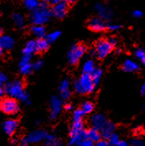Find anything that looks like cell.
<instances>
[{"mask_svg": "<svg viewBox=\"0 0 145 146\" xmlns=\"http://www.w3.org/2000/svg\"><path fill=\"white\" fill-rule=\"evenodd\" d=\"M4 91L10 98L14 99H20L27 104L30 103L29 96L23 90V83L20 80H15L8 83L5 86Z\"/></svg>", "mask_w": 145, "mask_h": 146, "instance_id": "obj_1", "label": "cell"}, {"mask_svg": "<svg viewBox=\"0 0 145 146\" xmlns=\"http://www.w3.org/2000/svg\"><path fill=\"white\" fill-rule=\"evenodd\" d=\"M52 16L51 9L48 8L46 3L43 2L39 3L38 8L32 10L30 16L31 22L36 25H43L51 19Z\"/></svg>", "mask_w": 145, "mask_h": 146, "instance_id": "obj_2", "label": "cell"}, {"mask_svg": "<svg viewBox=\"0 0 145 146\" xmlns=\"http://www.w3.org/2000/svg\"><path fill=\"white\" fill-rule=\"evenodd\" d=\"M74 89L79 94L91 93L94 91L95 85L92 82L91 74L83 73V74L79 78V79L74 83Z\"/></svg>", "mask_w": 145, "mask_h": 146, "instance_id": "obj_3", "label": "cell"}, {"mask_svg": "<svg viewBox=\"0 0 145 146\" xmlns=\"http://www.w3.org/2000/svg\"><path fill=\"white\" fill-rule=\"evenodd\" d=\"M86 52V47L83 45H74L69 50L67 57L70 64H77Z\"/></svg>", "mask_w": 145, "mask_h": 146, "instance_id": "obj_4", "label": "cell"}, {"mask_svg": "<svg viewBox=\"0 0 145 146\" xmlns=\"http://www.w3.org/2000/svg\"><path fill=\"white\" fill-rule=\"evenodd\" d=\"M0 110L5 114L13 115V114H16L18 111L19 107L17 101L14 98L9 97L3 98L0 102Z\"/></svg>", "mask_w": 145, "mask_h": 146, "instance_id": "obj_5", "label": "cell"}, {"mask_svg": "<svg viewBox=\"0 0 145 146\" xmlns=\"http://www.w3.org/2000/svg\"><path fill=\"white\" fill-rule=\"evenodd\" d=\"M112 49L113 46L109 43L107 40L100 39L96 42L95 45V56H97L99 59H104L107 57V55L109 54Z\"/></svg>", "mask_w": 145, "mask_h": 146, "instance_id": "obj_6", "label": "cell"}, {"mask_svg": "<svg viewBox=\"0 0 145 146\" xmlns=\"http://www.w3.org/2000/svg\"><path fill=\"white\" fill-rule=\"evenodd\" d=\"M67 9H68V3L65 0H60L56 3L53 4V7L51 11L52 15L55 16L56 18L61 19L66 15Z\"/></svg>", "mask_w": 145, "mask_h": 146, "instance_id": "obj_7", "label": "cell"}, {"mask_svg": "<svg viewBox=\"0 0 145 146\" xmlns=\"http://www.w3.org/2000/svg\"><path fill=\"white\" fill-rule=\"evenodd\" d=\"M50 110H51V114H50L51 119L52 120L56 119L57 115H59V113L61 112V101L58 97L54 96L51 98Z\"/></svg>", "mask_w": 145, "mask_h": 146, "instance_id": "obj_8", "label": "cell"}, {"mask_svg": "<svg viewBox=\"0 0 145 146\" xmlns=\"http://www.w3.org/2000/svg\"><path fill=\"white\" fill-rule=\"evenodd\" d=\"M89 27L94 31H102L106 28L105 21L100 17H92L89 21Z\"/></svg>", "mask_w": 145, "mask_h": 146, "instance_id": "obj_9", "label": "cell"}, {"mask_svg": "<svg viewBox=\"0 0 145 146\" xmlns=\"http://www.w3.org/2000/svg\"><path fill=\"white\" fill-rule=\"evenodd\" d=\"M46 132L42 130H38L31 132L30 134L26 137V139L29 144H33V143H38L40 141L43 140V139L46 135Z\"/></svg>", "mask_w": 145, "mask_h": 146, "instance_id": "obj_10", "label": "cell"}, {"mask_svg": "<svg viewBox=\"0 0 145 146\" xmlns=\"http://www.w3.org/2000/svg\"><path fill=\"white\" fill-rule=\"evenodd\" d=\"M115 126L114 124L111 121H107L105 123V125L99 129V133H100V136L101 138H104L105 139H107L109 138V136L115 131Z\"/></svg>", "mask_w": 145, "mask_h": 146, "instance_id": "obj_11", "label": "cell"}, {"mask_svg": "<svg viewBox=\"0 0 145 146\" xmlns=\"http://www.w3.org/2000/svg\"><path fill=\"white\" fill-rule=\"evenodd\" d=\"M17 128V121L14 119H8L3 124V131L8 135H12L16 131Z\"/></svg>", "mask_w": 145, "mask_h": 146, "instance_id": "obj_12", "label": "cell"}, {"mask_svg": "<svg viewBox=\"0 0 145 146\" xmlns=\"http://www.w3.org/2000/svg\"><path fill=\"white\" fill-rule=\"evenodd\" d=\"M95 8L98 12L100 18H102L103 20H108L113 15V12L110 8H106L100 3H97Z\"/></svg>", "mask_w": 145, "mask_h": 146, "instance_id": "obj_13", "label": "cell"}, {"mask_svg": "<svg viewBox=\"0 0 145 146\" xmlns=\"http://www.w3.org/2000/svg\"><path fill=\"white\" fill-rule=\"evenodd\" d=\"M59 91L61 93V98L63 99H68L70 97V82L68 79L62 80L59 86Z\"/></svg>", "mask_w": 145, "mask_h": 146, "instance_id": "obj_14", "label": "cell"}, {"mask_svg": "<svg viewBox=\"0 0 145 146\" xmlns=\"http://www.w3.org/2000/svg\"><path fill=\"white\" fill-rule=\"evenodd\" d=\"M107 121L106 117L105 116V115L103 114H95L91 117V124L93 125V127L98 129L99 131V129L105 125V123Z\"/></svg>", "mask_w": 145, "mask_h": 146, "instance_id": "obj_15", "label": "cell"}, {"mask_svg": "<svg viewBox=\"0 0 145 146\" xmlns=\"http://www.w3.org/2000/svg\"><path fill=\"white\" fill-rule=\"evenodd\" d=\"M43 140L46 146H63V144L60 139L50 134H46Z\"/></svg>", "mask_w": 145, "mask_h": 146, "instance_id": "obj_16", "label": "cell"}, {"mask_svg": "<svg viewBox=\"0 0 145 146\" xmlns=\"http://www.w3.org/2000/svg\"><path fill=\"white\" fill-rule=\"evenodd\" d=\"M85 135L86 138L91 139L92 142H97L101 138L99 131L95 127H92L88 131H85Z\"/></svg>", "mask_w": 145, "mask_h": 146, "instance_id": "obj_17", "label": "cell"}, {"mask_svg": "<svg viewBox=\"0 0 145 146\" xmlns=\"http://www.w3.org/2000/svg\"><path fill=\"white\" fill-rule=\"evenodd\" d=\"M31 32L38 38H43L46 36V28L43 27V25L34 24L31 27Z\"/></svg>", "mask_w": 145, "mask_h": 146, "instance_id": "obj_18", "label": "cell"}, {"mask_svg": "<svg viewBox=\"0 0 145 146\" xmlns=\"http://www.w3.org/2000/svg\"><path fill=\"white\" fill-rule=\"evenodd\" d=\"M123 69L125 72H135L139 69V66L136 62H134L132 60H127L124 62L123 64Z\"/></svg>", "mask_w": 145, "mask_h": 146, "instance_id": "obj_19", "label": "cell"}, {"mask_svg": "<svg viewBox=\"0 0 145 146\" xmlns=\"http://www.w3.org/2000/svg\"><path fill=\"white\" fill-rule=\"evenodd\" d=\"M36 51H37V50H36V40H31L27 42V44H26V46H25L23 50V54L32 56V54Z\"/></svg>", "mask_w": 145, "mask_h": 146, "instance_id": "obj_20", "label": "cell"}, {"mask_svg": "<svg viewBox=\"0 0 145 146\" xmlns=\"http://www.w3.org/2000/svg\"><path fill=\"white\" fill-rule=\"evenodd\" d=\"M83 130H84V126H83V122H82V121H73V123L71 125V127H70V136L76 135L77 134L81 133Z\"/></svg>", "mask_w": 145, "mask_h": 146, "instance_id": "obj_21", "label": "cell"}, {"mask_svg": "<svg viewBox=\"0 0 145 146\" xmlns=\"http://www.w3.org/2000/svg\"><path fill=\"white\" fill-rule=\"evenodd\" d=\"M86 138V135H85V131L83 130L81 133L77 134L76 135H73V136H70V140H69V145L70 146H76L81 141L82 139Z\"/></svg>", "mask_w": 145, "mask_h": 146, "instance_id": "obj_22", "label": "cell"}, {"mask_svg": "<svg viewBox=\"0 0 145 146\" xmlns=\"http://www.w3.org/2000/svg\"><path fill=\"white\" fill-rule=\"evenodd\" d=\"M49 42L45 38H38L36 40V50L39 52L46 51L49 47Z\"/></svg>", "mask_w": 145, "mask_h": 146, "instance_id": "obj_23", "label": "cell"}, {"mask_svg": "<svg viewBox=\"0 0 145 146\" xmlns=\"http://www.w3.org/2000/svg\"><path fill=\"white\" fill-rule=\"evenodd\" d=\"M14 46V40L10 36H3L2 37V46L5 49H12Z\"/></svg>", "mask_w": 145, "mask_h": 146, "instance_id": "obj_24", "label": "cell"}, {"mask_svg": "<svg viewBox=\"0 0 145 146\" xmlns=\"http://www.w3.org/2000/svg\"><path fill=\"white\" fill-rule=\"evenodd\" d=\"M102 75V70L98 68H95V69L93 70L91 74V77L92 82L94 85H97L99 83V80H100V78Z\"/></svg>", "mask_w": 145, "mask_h": 146, "instance_id": "obj_25", "label": "cell"}, {"mask_svg": "<svg viewBox=\"0 0 145 146\" xmlns=\"http://www.w3.org/2000/svg\"><path fill=\"white\" fill-rule=\"evenodd\" d=\"M95 64L92 60H86L85 63L83 64V73H85V74H91V72L95 69Z\"/></svg>", "mask_w": 145, "mask_h": 146, "instance_id": "obj_26", "label": "cell"}, {"mask_svg": "<svg viewBox=\"0 0 145 146\" xmlns=\"http://www.w3.org/2000/svg\"><path fill=\"white\" fill-rule=\"evenodd\" d=\"M12 18H13V21L16 24V26H17L18 27H24L25 20H24V17H23V16L22 14H20V13H13Z\"/></svg>", "mask_w": 145, "mask_h": 146, "instance_id": "obj_27", "label": "cell"}, {"mask_svg": "<svg viewBox=\"0 0 145 146\" xmlns=\"http://www.w3.org/2000/svg\"><path fill=\"white\" fill-rule=\"evenodd\" d=\"M61 36V32L59 31H54L48 33L47 35H46V40L49 42V43H52L54 41H56L57 39L59 38V36Z\"/></svg>", "mask_w": 145, "mask_h": 146, "instance_id": "obj_28", "label": "cell"}, {"mask_svg": "<svg viewBox=\"0 0 145 146\" xmlns=\"http://www.w3.org/2000/svg\"><path fill=\"white\" fill-rule=\"evenodd\" d=\"M23 3L25 7L29 10H34L39 5V0H23Z\"/></svg>", "mask_w": 145, "mask_h": 146, "instance_id": "obj_29", "label": "cell"}, {"mask_svg": "<svg viewBox=\"0 0 145 146\" xmlns=\"http://www.w3.org/2000/svg\"><path fill=\"white\" fill-rule=\"evenodd\" d=\"M19 69L20 72L23 74H29L32 70V66L30 63H23V64H19Z\"/></svg>", "mask_w": 145, "mask_h": 146, "instance_id": "obj_30", "label": "cell"}, {"mask_svg": "<svg viewBox=\"0 0 145 146\" xmlns=\"http://www.w3.org/2000/svg\"><path fill=\"white\" fill-rule=\"evenodd\" d=\"M81 109L84 112V114H89V113L92 112V111L94 110V104L91 102H85L81 105Z\"/></svg>", "mask_w": 145, "mask_h": 146, "instance_id": "obj_31", "label": "cell"}, {"mask_svg": "<svg viewBox=\"0 0 145 146\" xmlns=\"http://www.w3.org/2000/svg\"><path fill=\"white\" fill-rule=\"evenodd\" d=\"M120 139H119V135L115 133V132H113L109 136V138H108V145H109L111 146H116V145L118 144V142L119 141Z\"/></svg>", "mask_w": 145, "mask_h": 146, "instance_id": "obj_32", "label": "cell"}, {"mask_svg": "<svg viewBox=\"0 0 145 146\" xmlns=\"http://www.w3.org/2000/svg\"><path fill=\"white\" fill-rule=\"evenodd\" d=\"M84 112L81 111V109H77L73 113V121H82V117L84 115Z\"/></svg>", "mask_w": 145, "mask_h": 146, "instance_id": "obj_33", "label": "cell"}, {"mask_svg": "<svg viewBox=\"0 0 145 146\" xmlns=\"http://www.w3.org/2000/svg\"><path fill=\"white\" fill-rule=\"evenodd\" d=\"M135 55L138 59L142 62L144 64L145 63V51L143 49H138L135 51Z\"/></svg>", "mask_w": 145, "mask_h": 146, "instance_id": "obj_34", "label": "cell"}, {"mask_svg": "<svg viewBox=\"0 0 145 146\" xmlns=\"http://www.w3.org/2000/svg\"><path fill=\"white\" fill-rule=\"evenodd\" d=\"M76 146H94V142H92L89 139L85 138L80 141Z\"/></svg>", "mask_w": 145, "mask_h": 146, "instance_id": "obj_35", "label": "cell"}, {"mask_svg": "<svg viewBox=\"0 0 145 146\" xmlns=\"http://www.w3.org/2000/svg\"><path fill=\"white\" fill-rule=\"evenodd\" d=\"M131 146H144V142L141 139H133L130 141Z\"/></svg>", "mask_w": 145, "mask_h": 146, "instance_id": "obj_36", "label": "cell"}, {"mask_svg": "<svg viewBox=\"0 0 145 146\" xmlns=\"http://www.w3.org/2000/svg\"><path fill=\"white\" fill-rule=\"evenodd\" d=\"M119 28H120V26L118 25V24L111 23V24H109V26H108V29L110 30V31H117Z\"/></svg>", "mask_w": 145, "mask_h": 146, "instance_id": "obj_37", "label": "cell"}, {"mask_svg": "<svg viewBox=\"0 0 145 146\" xmlns=\"http://www.w3.org/2000/svg\"><path fill=\"white\" fill-rule=\"evenodd\" d=\"M42 64H43V63H42V60H37L33 64H32V69L38 70V69H41V67L42 66Z\"/></svg>", "mask_w": 145, "mask_h": 146, "instance_id": "obj_38", "label": "cell"}, {"mask_svg": "<svg viewBox=\"0 0 145 146\" xmlns=\"http://www.w3.org/2000/svg\"><path fill=\"white\" fill-rule=\"evenodd\" d=\"M108 41H109V43L112 46H115L117 45V39L114 37V36H112V37H109V38L107 40Z\"/></svg>", "mask_w": 145, "mask_h": 146, "instance_id": "obj_39", "label": "cell"}, {"mask_svg": "<svg viewBox=\"0 0 145 146\" xmlns=\"http://www.w3.org/2000/svg\"><path fill=\"white\" fill-rule=\"evenodd\" d=\"M108 143H107L105 140H104V139H99L98 140L97 142H96V144H95V146H108Z\"/></svg>", "mask_w": 145, "mask_h": 146, "instance_id": "obj_40", "label": "cell"}, {"mask_svg": "<svg viewBox=\"0 0 145 146\" xmlns=\"http://www.w3.org/2000/svg\"><path fill=\"white\" fill-rule=\"evenodd\" d=\"M133 16L136 18H139L143 16V13L140 11V10H135L133 12Z\"/></svg>", "mask_w": 145, "mask_h": 146, "instance_id": "obj_41", "label": "cell"}, {"mask_svg": "<svg viewBox=\"0 0 145 146\" xmlns=\"http://www.w3.org/2000/svg\"><path fill=\"white\" fill-rule=\"evenodd\" d=\"M6 81H7V77H6V75H5L3 72L0 71V84H2L5 83Z\"/></svg>", "mask_w": 145, "mask_h": 146, "instance_id": "obj_42", "label": "cell"}, {"mask_svg": "<svg viewBox=\"0 0 145 146\" xmlns=\"http://www.w3.org/2000/svg\"><path fill=\"white\" fill-rule=\"evenodd\" d=\"M28 144L29 143L28 142V140L26 139V138H23V139H21L19 146H28Z\"/></svg>", "mask_w": 145, "mask_h": 146, "instance_id": "obj_43", "label": "cell"}, {"mask_svg": "<svg viewBox=\"0 0 145 146\" xmlns=\"http://www.w3.org/2000/svg\"><path fill=\"white\" fill-rule=\"evenodd\" d=\"M116 146H128V144L125 142V141H123V140H119L118 142V144L116 145Z\"/></svg>", "mask_w": 145, "mask_h": 146, "instance_id": "obj_44", "label": "cell"}, {"mask_svg": "<svg viewBox=\"0 0 145 146\" xmlns=\"http://www.w3.org/2000/svg\"><path fill=\"white\" fill-rule=\"evenodd\" d=\"M72 108H73L72 105H71V104H70V103H67V104H66V105H65V109H66V111H71V110H72Z\"/></svg>", "mask_w": 145, "mask_h": 146, "instance_id": "obj_45", "label": "cell"}, {"mask_svg": "<svg viewBox=\"0 0 145 146\" xmlns=\"http://www.w3.org/2000/svg\"><path fill=\"white\" fill-rule=\"evenodd\" d=\"M45 3H52V4H55V3H56L58 1H60V0H43Z\"/></svg>", "mask_w": 145, "mask_h": 146, "instance_id": "obj_46", "label": "cell"}, {"mask_svg": "<svg viewBox=\"0 0 145 146\" xmlns=\"http://www.w3.org/2000/svg\"><path fill=\"white\" fill-rule=\"evenodd\" d=\"M140 91H141V94L142 95H144L145 94V84L142 85V87H141V89H140Z\"/></svg>", "mask_w": 145, "mask_h": 146, "instance_id": "obj_47", "label": "cell"}, {"mask_svg": "<svg viewBox=\"0 0 145 146\" xmlns=\"http://www.w3.org/2000/svg\"><path fill=\"white\" fill-rule=\"evenodd\" d=\"M3 94V87H2V84H0V98H2Z\"/></svg>", "mask_w": 145, "mask_h": 146, "instance_id": "obj_48", "label": "cell"}, {"mask_svg": "<svg viewBox=\"0 0 145 146\" xmlns=\"http://www.w3.org/2000/svg\"><path fill=\"white\" fill-rule=\"evenodd\" d=\"M67 3H75L77 0H65Z\"/></svg>", "mask_w": 145, "mask_h": 146, "instance_id": "obj_49", "label": "cell"}, {"mask_svg": "<svg viewBox=\"0 0 145 146\" xmlns=\"http://www.w3.org/2000/svg\"><path fill=\"white\" fill-rule=\"evenodd\" d=\"M91 56H95V50H91Z\"/></svg>", "mask_w": 145, "mask_h": 146, "instance_id": "obj_50", "label": "cell"}, {"mask_svg": "<svg viewBox=\"0 0 145 146\" xmlns=\"http://www.w3.org/2000/svg\"><path fill=\"white\" fill-rule=\"evenodd\" d=\"M2 54H3V49H2V47L0 46V56L2 55Z\"/></svg>", "mask_w": 145, "mask_h": 146, "instance_id": "obj_51", "label": "cell"}, {"mask_svg": "<svg viewBox=\"0 0 145 146\" xmlns=\"http://www.w3.org/2000/svg\"><path fill=\"white\" fill-rule=\"evenodd\" d=\"M0 46L2 47V37L0 36Z\"/></svg>", "mask_w": 145, "mask_h": 146, "instance_id": "obj_52", "label": "cell"}, {"mask_svg": "<svg viewBox=\"0 0 145 146\" xmlns=\"http://www.w3.org/2000/svg\"><path fill=\"white\" fill-rule=\"evenodd\" d=\"M1 33H2V28L0 27V35H1Z\"/></svg>", "mask_w": 145, "mask_h": 146, "instance_id": "obj_53", "label": "cell"}, {"mask_svg": "<svg viewBox=\"0 0 145 146\" xmlns=\"http://www.w3.org/2000/svg\"><path fill=\"white\" fill-rule=\"evenodd\" d=\"M0 16H1V13H0Z\"/></svg>", "mask_w": 145, "mask_h": 146, "instance_id": "obj_54", "label": "cell"}]
</instances>
